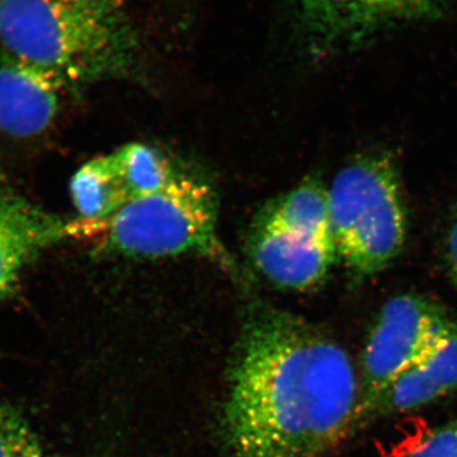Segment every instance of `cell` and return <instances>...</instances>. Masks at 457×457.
Listing matches in <instances>:
<instances>
[{"label": "cell", "mask_w": 457, "mask_h": 457, "mask_svg": "<svg viewBox=\"0 0 457 457\" xmlns=\"http://www.w3.org/2000/svg\"><path fill=\"white\" fill-rule=\"evenodd\" d=\"M112 158L130 201L154 195L179 177L163 153L146 144H126Z\"/></svg>", "instance_id": "4fadbf2b"}, {"label": "cell", "mask_w": 457, "mask_h": 457, "mask_svg": "<svg viewBox=\"0 0 457 457\" xmlns=\"http://www.w3.org/2000/svg\"><path fill=\"white\" fill-rule=\"evenodd\" d=\"M445 246H446V261L450 276L457 286V207L450 219Z\"/></svg>", "instance_id": "2e32d148"}, {"label": "cell", "mask_w": 457, "mask_h": 457, "mask_svg": "<svg viewBox=\"0 0 457 457\" xmlns=\"http://www.w3.org/2000/svg\"><path fill=\"white\" fill-rule=\"evenodd\" d=\"M68 84L0 47V131L26 139L55 121Z\"/></svg>", "instance_id": "8992f818"}, {"label": "cell", "mask_w": 457, "mask_h": 457, "mask_svg": "<svg viewBox=\"0 0 457 457\" xmlns=\"http://www.w3.org/2000/svg\"><path fill=\"white\" fill-rule=\"evenodd\" d=\"M0 47L69 86L125 71L135 40L122 13L68 0H0Z\"/></svg>", "instance_id": "7a4b0ae2"}, {"label": "cell", "mask_w": 457, "mask_h": 457, "mask_svg": "<svg viewBox=\"0 0 457 457\" xmlns=\"http://www.w3.org/2000/svg\"><path fill=\"white\" fill-rule=\"evenodd\" d=\"M71 194L80 222L88 225L106 221L130 201L112 154L93 158L75 171Z\"/></svg>", "instance_id": "8fae6325"}, {"label": "cell", "mask_w": 457, "mask_h": 457, "mask_svg": "<svg viewBox=\"0 0 457 457\" xmlns=\"http://www.w3.org/2000/svg\"><path fill=\"white\" fill-rule=\"evenodd\" d=\"M437 0H295L303 20L326 41L352 40L394 21L426 14Z\"/></svg>", "instance_id": "ba28073f"}, {"label": "cell", "mask_w": 457, "mask_h": 457, "mask_svg": "<svg viewBox=\"0 0 457 457\" xmlns=\"http://www.w3.org/2000/svg\"><path fill=\"white\" fill-rule=\"evenodd\" d=\"M405 457H457V420L436 429Z\"/></svg>", "instance_id": "9a60e30c"}, {"label": "cell", "mask_w": 457, "mask_h": 457, "mask_svg": "<svg viewBox=\"0 0 457 457\" xmlns=\"http://www.w3.org/2000/svg\"><path fill=\"white\" fill-rule=\"evenodd\" d=\"M219 203L212 186L179 174L168 187L123 204L83 233L101 234L102 248L131 258L197 254L228 264L218 237Z\"/></svg>", "instance_id": "277c9868"}, {"label": "cell", "mask_w": 457, "mask_h": 457, "mask_svg": "<svg viewBox=\"0 0 457 457\" xmlns=\"http://www.w3.org/2000/svg\"><path fill=\"white\" fill-rule=\"evenodd\" d=\"M360 378L323 330L273 309L249 317L231 370L234 457H326L356 428Z\"/></svg>", "instance_id": "6da1fadb"}, {"label": "cell", "mask_w": 457, "mask_h": 457, "mask_svg": "<svg viewBox=\"0 0 457 457\" xmlns=\"http://www.w3.org/2000/svg\"><path fill=\"white\" fill-rule=\"evenodd\" d=\"M68 2L101 9V11L113 12V13H122V5L125 0H68Z\"/></svg>", "instance_id": "e0dca14e"}, {"label": "cell", "mask_w": 457, "mask_h": 457, "mask_svg": "<svg viewBox=\"0 0 457 457\" xmlns=\"http://www.w3.org/2000/svg\"><path fill=\"white\" fill-rule=\"evenodd\" d=\"M74 228L0 194V299L9 293L21 270L45 245Z\"/></svg>", "instance_id": "30bf717a"}, {"label": "cell", "mask_w": 457, "mask_h": 457, "mask_svg": "<svg viewBox=\"0 0 457 457\" xmlns=\"http://www.w3.org/2000/svg\"><path fill=\"white\" fill-rule=\"evenodd\" d=\"M456 389L457 328L390 385L370 422L425 407Z\"/></svg>", "instance_id": "9c48e42d"}, {"label": "cell", "mask_w": 457, "mask_h": 457, "mask_svg": "<svg viewBox=\"0 0 457 457\" xmlns=\"http://www.w3.org/2000/svg\"><path fill=\"white\" fill-rule=\"evenodd\" d=\"M249 254L270 284L309 291L326 281L337 251L332 239L287 233L260 221L249 239Z\"/></svg>", "instance_id": "52a82bcc"}, {"label": "cell", "mask_w": 457, "mask_h": 457, "mask_svg": "<svg viewBox=\"0 0 457 457\" xmlns=\"http://www.w3.org/2000/svg\"><path fill=\"white\" fill-rule=\"evenodd\" d=\"M337 257L356 278L386 269L407 236V212L399 171L387 153L357 156L328 188Z\"/></svg>", "instance_id": "3957f363"}, {"label": "cell", "mask_w": 457, "mask_h": 457, "mask_svg": "<svg viewBox=\"0 0 457 457\" xmlns=\"http://www.w3.org/2000/svg\"><path fill=\"white\" fill-rule=\"evenodd\" d=\"M0 457H50L20 411L0 407Z\"/></svg>", "instance_id": "5bb4252c"}, {"label": "cell", "mask_w": 457, "mask_h": 457, "mask_svg": "<svg viewBox=\"0 0 457 457\" xmlns=\"http://www.w3.org/2000/svg\"><path fill=\"white\" fill-rule=\"evenodd\" d=\"M456 328L457 321L449 312L423 295L403 294L387 300L361 357L356 427L368 425L390 385Z\"/></svg>", "instance_id": "5b68a950"}, {"label": "cell", "mask_w": 457, "mask_h": 457, "mask_svg": "<svg viewBox=\"0 0 457 457\" xmlns=\"http://www.w3.org/2000/svg\"><path fill=\"white\" fill-rule=\"evenodd\" d=\"M260 221L287 233L333 240L328 188L317 179H305L278 198L267 207Z\"/></svg>", "instance_id": "7c38bea8"}]
</instances>
